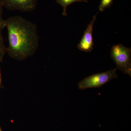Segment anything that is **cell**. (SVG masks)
Segmentation results:
<instances>
[{"mask_svg": "<svg viewBox=\"0 0 131 131\" xmlns=\"http://www.w3.org/2000/svg\"><path fill=\"white\" fill-rule=\"evenodd\" d=\"M5 20L8 38V54L18 59L34 54L39 44L37 25L20 15L10 16Z\"/></svg>", "mask_w": 131, "mask_h": 131, "instance_id": "6da1fadb", "label": "cell"}, {"mask_svg": "<svg viewBox=\"0 0 131 131\" xmlns=\"http://www.w3.org/2000/svg\"><path fill=\"white\" fill-rule=\"evenodd\" d=\"M131 49L119 44L112 47L111 57L118 68L124 74L131 75Z\"/></svg>", "mask_w": 131, "mask_h": 131, "instance_id": "7a4b0ae2", "label": "cell"}, {"mask_svg": "<svg viewBox=\"0 0 131 131\" xmlns=\"http://www.w3.org/2000/svg\"><path fill=\"white\" fill-rule=\"evenodd\" d=\"M113 0H101L99 5V9L100 12L105 11L107 8H109L112 5Z\"/></svg>", "mask_w": 131, "mask_h": 131, "instance_id": "ba28073f", "label": "cell"}, {"mask_svg": "<svg viewBox=\"0 0 131 131\" xmlns=\"http://www.w3.org/2000/svg\"><path fill=\"white\" fill-rule=\"evenodd\" d=\"M117 70L116 68L106 72L89 76L81 81L78 87L81 90L100 88L112 79L118 78L116 73Z\"/></svg>", "mask_w": 131, "mask_h": 131, "instance_id": "3957f363", "label": "cell"}, {"mask_svg": "<svg viewBox=\"0 0 131 131\" xmlns=\"http://www.w3.org/2000/svg\"><path fill=\"white\" fill-rule=\"evenodd\" d=\"M58 4L61 6L63 8L62 15L64 16L68 15L67 13V8L72 3L75 2H88L87 0H56Z\"/></svg>", "mask_w": 131, "mask_h": 131, "instance_id": "8992f818", "label": "cell"}, {"mask_svg": "<svg viewBox=\"0 0 131 131\" xmlns=\"http://www.w3.org/2000/svg\"><path fill=\"white\" fill-rule=\"evenodd\" d=\"M38 0H0L3 7L10 11L31 12L35 10Z\"/></svg>", "mask_w": 131, "mask_h": 131, "instance_id": "277c9868", "label": "cell"}, {"mask_svg": "<svg viewBox=\"0 0 131 131\" xmlns=\"http://www.w3.org/2000/svg\"><path fill=\"white\" fill-rule=\"evenodd\" d=\"M1 72H0V84H1Z\"/></svg>", "mask_w": 131, "mask_h": 131, "instance_id": "30bf717a", "label": "cell"}, {"mask_svg": "<svg viewBox=\"0 0 131 131\" xmlns=\"http://www.w3.org/2000/svg\"><path fill=\"white\" fill-rule=\"evenodd\" d=\"M6 52V47L5 46L4 38L2 31H0V61L2 60L4 55Z\"/></svg>", "mask_w": 131, "mask_h": 131, "instance_id": "52a82bcc", "label": "cell"}, {"mask_svg": "<svg viewBox=\"0 0 131 131\" xmlns=\"http://www.w3.org/2000/svg\"><path fill=\"white\" fill-rule=\"evenodd\" d=\"M0 131H2L1 129V127H0Z\"/></svg>", "mask_w": 131, "mask_h": 131, "instance_id": "8fae6325", "label": "cell"}, {"mask_svg": "<svg viewBox=\"0 0 131 131\" xmlns=\"http://www.w3.org/2000/svg\"><path fill=\"white\" fill-rule=\"evenodd\" d=\"M97 14L94 15L93 19L90 21L84 31V35L78 45L77 47L82 51L90 52L93 49L94 43L93 42V27L94 23L96 20Z\"/></svg>", "mask_w": 131, "mask_h": 131, "instance_id": "5b68a950", "label": "cell"}, {"mask_svg": "<svg viewBox=\"0 0 131 131\" xmlns=\"http://www.w3.org/2000/svg\"><path fill=\"white\" fill-rule=\"evenodd\" d=\"M3 6L0 2V31H2L6 28V20L3 18Z\"/></svg>", "mask_w": 131, "mask_h": 131, "instance_id": "9c48e42d", "label": "cell"}]
</instances>
